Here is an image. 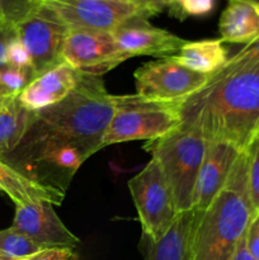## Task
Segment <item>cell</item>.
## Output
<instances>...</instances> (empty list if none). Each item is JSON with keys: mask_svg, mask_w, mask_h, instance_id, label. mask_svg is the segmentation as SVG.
<instances>
[{"mask_svg": "<svg viewBox=\"0 0 259 260\" xmlns=\"http://www.w3.org/2000/svg\"><path fill=\"white\" fill-rule=\"evenodd\" d=\"M0 19H3V18H2V15H0Z\"/></svg>", "mask_w": 259, "mask_h": 260, "instance_id": "obj_38", "label": "cell"}, {"mask_svg": "<svg viewBox=\"0 0 259 260\" xmlns=\"http://www.w3.org/2000/svg\"><path fill=\"white\" fill-rule=\"evenodd\" d=\"M248 162L244 150L211 205L202 212L192 211L187 260L233 259L255 213L249 194Z\"/></svg>", "mask_w": 259, "mask_h": 260, "instance_id": "obj_3", "label": "cell"}, {"mask_svg": "<svg viewBox=\"0 0 259 260\" xmlns=\"http://www.w3.org/2000/svg\"><path fill=\"white\" fill-rule=\"evenodd\" d=\"M71 256H73L71 249H45L20 260H70Z\"/></svg>", "mask_w": 259, "mask_h": 260, "instance_id": "obj_29", "label": "cell"}, {"mask_svg": "<svg viewBox=\"0 0 259 260\" xmlns=\"http://www.w3.org/2000/svg\"><path fill=\"white\" fill-rule=\"evenodd\" d=\"M243 2L251 3V4H254V5H256V7H259V0H243Z\"/></svg>", "mask_w": 259, "mask_h": 260, "instance_id": "obj_34", "label": "cell"}, {"mask_svg": "<svg viewBox=\"0 0 259 260\" xmlns=\"http://www.w3.org/2000/svg\"><path fill=\"white\" fill-rule=\"evenodd\" d=\"M0 192H2V188H0Z\"/></svg>", "mask_w": 259, "mask_h": 260, "instance_id": "obj_39", "label": "cell"}, {"mask_svg": "<svg viewBox=\"0 0 259 260\" xmlns=\"http://www.w3.org/2000/svg\"><path fill=\"white\" fill-rule=\"evenodd\" d=\"M45 250L33 243L28 236L18 231L13 226L0 231V255L12 260L28 258L33 254Z\"/></svg>", "mask_w": 259, "mask_h": 260, "instance_id": "obj_21", "label": "cell"}, {"mask_svg": "<svg viewBox=\"0 0 259 260\" xmlns=\"http://www.w3.org/2000/svg\"><path fill=\"white\" fill-rule=\"evenodd\" d=\"M236 55L241 56V57L255 58V60H259V40H256L255 42L250 43V45L245 46V47H244L243 50L239 51Z\"/></svg>", "mask_w": 259, "mask_h": 260, "instance_id": "obj_30", "label": "cell"}, {"mask_svg": "<svg viewBox=\"0 0 259 260\" xmlns=\"http://www.w3.org/2000/svg\"><path fill=\"white\" fill-rule=\"evenodd\" d=\"M29 2L33 3V4H35V5H38V4H40L41 0H29Z\"/></svg>", "mask_w": 259, "mask_h": 260, "instance_id": "obj_36", "label": "cell"}, {"mask_svg": "<svg viewBox=\"0 0 259 260\" xmlns=\"http://www.w3.org/2000/svg\"><path fill=\"white\" fill-rule=\"evenodd\" d=\"M69 29L68 25L42 5H38L15 24L17 37L30 57L33 79L62 62L61 51Z\"/></svg>", "mask_w": 259, "mask_h": 260, "instance_id": "obj_9", "label": "cell"}, {"mask_svg": "<svg viewBox=\"0 0 259 260\" xmlns=\"http://www.w3.org/2000/svg\"><path fill=\"white\" fill-rule=\"evenodd\" d=\"M222 42L248 46L259 40V7L243 0H229L218 22Z\"/></svg>", "mask_w": 259, "mask_h": 260, "instance_id": "obj_16", "label": "cell"}, {"mask_svg": "<svg viewBox=\"0 0 259 260\" xmlns=\"http://www.w3.org/2000/svg\"><path fill=\"white\" fill-rule=\"evenodd\" d=\"M14 37H17L15 25L0 19V73L10 68L8 63V45Z\"/></svg>", "mask_w": 259, "mask_h": 260, "instance_id": "obj_27", "label": "cell"}, {"mask_svg": "<svg viewBox=\"0 0 259 260\" xmlns=\"http://www.w3.org/2000/svg\"><path fill=\"white\" fill-rule=\"evenodd\" d=\"M248 151L249 194L254 211H259V134L246 149Z\"/></svg>", "mask_w": 259, "mask_h": 260, "instance_id": "obj_23", "label": "cell"}, {"mask_svg": "<svg viewBox=\"0 0 259 260\" xmlns=\"http://www.w3.org/2000/svg\"><path fill=\"white\" fill-rule=\"evenodd\" d=\"M246 249L255 260H259V211L254 213L245 234Z\"/></svg>", "mask_w": 259, "mask_h": 260, "instance_id": "obj_28", "label": "cell"}, {"mask_svg": "<svg viewBox=\"0 0 259 260\" xmlns=\"http://www.w3.org/2000/svg\"><path fill=\"white\" fill-rule=\"evenodd\" d=\"M210 76L190 70L168 56L135 71L136 94L150 101L179 103L202 88Z\"/></svg>", "mask_w": 259, "mask_h": 260, "instance_id": "obj_7", "label": "cell"}, {"mask_svg": "<svg viewBox=\"0 0 259 260\" xmlns=\"http://www.w3.org/2000/svg\"><path fill=\"white\" fill-rule=\"evenodd\" d=\"M128 189L144 238L150 240L161 238L179 213L161 168L154 157L141 172L128 180Z\"/></svg>", "mask_w": 259, "mask_h": 260, "instance_id": "obj_6", "label": "cell"}, {"mask_svg": "<svg viewBox=\"0 0 259 260\" xmlns=\"http://www.w3.org/2000/svg\"><path fill=\"white\" fill-rule=\"evenodd\" d=\"M128 2L150 10V12L154 13V14H156V13L161 12L163 10V8L160 7L159 4V0H128Z\"/></svg>", "mask_w": 259, "mask_h": 260, "instance_id": "obj_32", "label": "cell"}, {"mask_svg": "<svg viewBox=\"0 0 259 260\" xmlns=\"http://www.w3.org/2000/svg\"><path fill=\"white\" fill-rule=\"evenodd\" d=\"M240 150L230 142L207 141L205 157L196 183L193 212H202L225 185Z\"/></svg>", "mask_w": 259, "mask_h": 260, "instance_id": "obj_13", "label": "cell"}, {"mask_svg": "<svg viewBox=\"0 0 259 260\" xmlns=\"http://www.w3.org/2000/svg\"><path fill=\"white\" fill-rule=\"evenodd\" d=\"M104 2H123V3H131L128 0H104Z\"/></svg>", "mask_w": 259, "mask_h": 260, "instance_id": "obj_35", "label": "cell"}, {"mask_svg": "<svg viewBox=\"0 0 259 260\" xmlns=\"http://www.w3.org/2000/svg\"><path fill=\"white\" fill-rule=\"evenodd\" d=\"M0 260H12V259H9V258H5V256L0 255Z\"/></svg>", "mask_w": 259, "mask_h": 260, "instance_id": "obj_37", "label": "cell"}, {"mask_svg": "<svg viewBox=\"0 0 259 260\" xmlns=\"http://www.w3.org/2000/svg\"><path fill=\"white\" fill-rule=\"evenodd\" d=\"M144 147L159 162L178 213L192 211L207 140L195 129L179 127L160 139L146 141Z\"/></svg>", "mask_w": 259, "mask_h": 260, "instance_id": "obj_4", "label": "cell"}, {"mask_svg": "<svg viewBox=\"0 0 259 260\" xmlns=\"http://www.w3.org/2000/svg\"><path fill=\"white\" fill-rule=\"evenodd\" d=\"M193 212L177 216L169 230L156 240L144 238V255L146 260H187L188 236Z\"/></svg>", "mask_w": 259, "mask_h": 260, "instance_id": "obj_17", "label": "cell"}, {"mask_svg": "<svg viewBox=\"0 0 259 260\" xmlns=\"http://www.w3.org/2000/svg\"><path fill=\"white\" fill-rule=\"evenodd\" d=\"M79 78L80 71L62 61L32 79L18 95V101L28 112L37 113L69 95L78 84Z\"/></svg>", "mask_w": 259, "mask_h": 260, "instance_id": "obj_14", "label": "cell"}, {"mask_svg": "<svg viewBox=\"0 0 259 260\" xmlns=\"http://www.w3.org/2000/svg\"><path fill=\"white\" fill-rule=\"evenodd\" d=\"M13 228L42 249L78 248L80 240L61 221L53 205L46 201H33L15 206Z\"/></svg>", "mask_w": 259, "mask_h": 260, "instance_id": "obj_11", "label": "cell"}, {"mask_svg": "<svg viewBox=\"0 0 259 260\" xmlns=\"http://www.w3.org/2000/svg\"><path fill=\"white\" fill-rule=\"evenodd\" d=\"M116 107L117 95L107 91L101 76L80 73L78 84L69 95L33 113L23 141L30 150L50 144L73 145L89 159L103 149V136Z\"/></svg>", "mask_w": 259, "mask_h": 260, "instance_id": "obj_2", "label": "cell"}, {"mask_svg": "<svg viewBox=\"0 0 259 260\" xmlns=\"http://www.w3.org/2000/svg\"><path fill=\"white\" fill-rule=\"evenodd\" d=\"M8 63L10 68L28 71L33 75L30 57L25 50L24 45L18 37H14L8 45Z\"/></svg>", "mask_w": 259, "mask_h": 260, "instance_id": "obj_25", "label": "cell"}, {"mask_svg": "<svg viewBox=\"0 0 259 260\" xmlns=\"http://www.w3.org/2000/svg\"><path fill=\"white\" fill-rule=\"evenodd\" d=\"M231 260H255L253 256L250 255V253L246 249V244H245V236L241 239V241L239 243L238 248H236L235 254H234L233 259Z\"/></svg>", "mask_w": 259, "mask_h": 260, "instance_id": "obj_31", "label": "cell"}, {"mask_svg": "<svg viewBox=\"0 0 259 260\" xmlns=\"http://www.w3.org/2000/svg\"><path fill=\"white\" fill-rule=\"evenodd\" d=\"M177 103L137 95H117V107L103 136V147L127 141H151L180 127Z\"/></svg>", "mask_w": 259, "mask_h": 260, "instance_id": "obj_5", "label": "cell"}, {"mask_svg": "<svg viewBox=\"0 0 259 260\" xmlns=\"http://www.w3.org/2000/svg\"><path fill=\"white\" fill-rule=\"evenodd\" d=\"M37 7L29 0H0V15L3 19L15 25Z\"/></svg>", "mask_w": 259, "mask_h": 260, "instance_id": "obj_24", "label": "cell"}, {"mask_svg": "<svg viewBox=\"0 0 259 260\" xmlns=\"http://www.w3.org/2000/svg\"><path fill=\"white\" fill-rule=\"evenodd\" d=\"M215 0H179L174 17L184 19L188 15L203 17L212 12Z\"/></svg>", "mask_w": 259, "mask_h": 260, "instance_id": "obj_26", "label": "cell"}, {"mask_svg": "<svg viewBox=\"0 0 259 260\" xmlns=\"http://www.w3.org/2000/svg\"><path fill=\"white\" fill-rule=\"evenodd\" d=\"M132 56L118 48L111 32L70 28L63 41L61 58L71 68L101 76Z\"/></svg>", "mask_w": 259, "mask_h": 260, "instance_id": "obj_10", "label": "cell"}, {"mask_svg": "<svg viewBox=\"0 0 259 260\" xmlns=\"http://www.w3.org/2000/svg\"><path fill=\"white\" fill-rule=\"evenodd\" d=\"M33 113L22 107L18 98L0 96V155L14 151L24 140Z\"/></svg>", "mask_w": 259, "mask_h": 260, "instance_id": "obj_19", "label": "cell"}, {"mask_svg": "<svg viewBox=\"0 0 259 260\" xmlns=\"http://www.w3.org/2000/svg\"><path fill=\"white\" fill-rule=\"evenodd\" d=\"M0 188L17 205L46 201L52 205H61L65 198V189L52 183L43 182L29 175L7 161L0 155Z\"/></svg>", "mask_w": 259, "mask_h": 260, "instance_id": "obj_15", "label": "cell"}, {"mask_svg": "<svg viewBox=\"0 0 259 260\" xmlns=\"http://www.w3.org/2000/svg\"><path fill=\"white\" fill-rule=\"evenodd\" d=\"M30 156L36 160L37 164H45L48 167L62 170L71 177L76 170L88 160L81 150L73 145L65 144H50L36 147L30 150Z\"/></svg>", "mask_w": 259, "mask_h": 260, "instance_id": "obj_20", "label": "cell"}, {"mask_svg": "<svg viewBox=\"0 0 259 260\" xmlns=\"http://www.w3.org/2000/svg\"><path fill=\"white\" fill-rule=\"evenodd\" d=\"M32 79L33 75L28 71L14 68L7 69L0 73V96L18 98Z\"/></svg>", "mask_w": 259, "mask_h": 260, "instance_id": "obj_22", "label": "cell"}, {"mask_svg": "<svg viewBox=\"0 0 259 260\" xmlns=\"http://www.w3.org/2000/svg\"><path fill=\"white\" fill-rule=\"evenodd\" d=\"M174 60L197 73L213 75L228 62V51L221 40H202L188 42L182 47Z\"/></svg>", "mask_w": 259, "mask_h": 260, "instance_id": "obj_18", "label": "cell"}, {"mask_svg": "<svg viewBox=\"0 0 259 260\" xmlns=\"http://www.w3.org/2000/svg\"><path fill=\"white\" fill-rule=\"evenodd\" d=\"M52 12L69 28L113 32L128 18L154 13L134 3L104 0H41L40 4Z\"/></svg>", "mask_w": 259, "mask_h": 260, "instance_id": "obj_8", "label": "cell"}, {"mask_svg": "<svg viewBox=\"0 0 259 260\" xmlns=\"http://www.w3.org/2000/svg\"><path fill=\"white\" fill-rule=\"evenodd\" d=\"M175 107L180 128L195 129L207 141L230 142L244 151L259 134V60L235 53Z\"/></svg>", "mask_w": 259, "mask_h": 260, "instance_id": "obj_1", "label": "cell"}, {"mask_svg": "<svg viewBox=\"0 0 259 260\" xmlns=\"http://www.w3.org/2000/svg\"><path fill=\"white\" fill-rule=\"evenodd\" d=\"M121 51L132 57L140 55L168 57L179 53L187 41L147 22L146 17L128 18L112 32Z\"/></svg>", "mask_w": 259, "mask_h": 260, "instance_id": "obj_12", "label": "cell"}, {"mask_svg": "<svg viewBox=\"0 0 259 260\" xmlns=\"http://www.w3.org/2000/svg\"><path fill=\"white\" fill-rule=\"evenodd\" d=\"M178 3H179V0H159L160 7H161L163 9H164V8H167V7L169 8L173 15L175 14V10H177V7H178Z\"/></svg>", "mask_w": 259, "mask_h": 260, "instance_id": "obj_33", "label": "cell"}]
</instances>
